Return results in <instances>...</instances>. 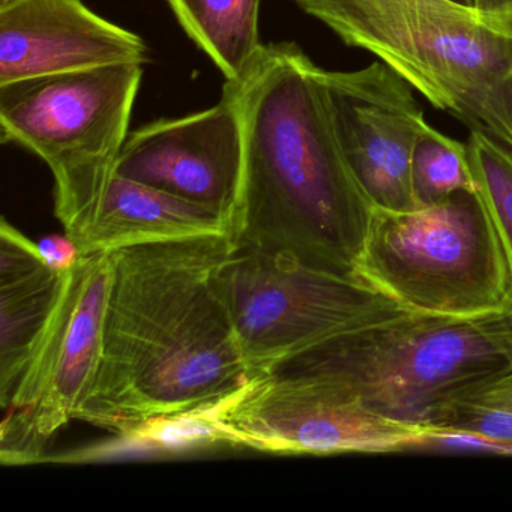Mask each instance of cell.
Wrapping results in <instances>:
<instances>
[{"label":"cell","mask_w":512,"mask_h":512,"mask_svg":"<svg viewBox=\"0 0 512 512\" xmlns=\"http://www.w3.org/2000/svg\"><path fill=\"white\" fill-rule=\"evenodd\" d=\"M44 260L59 272L70 271L79 262L80 250L70 236H46L38 242Z\"/></svg>","instance_id":"obj_18"},{"label":"cell","mask_w":512,"mask_h":512,"mask_svg":"<svg viewBox=\"0 0 512 512\" xmlns=\"http://www.w3.org/2000/svg\"><path fill=\"white\" fill-rule=\"evenodd\" d=\"M217 443L272 454L418 449L430 430L371 412L304 380L260 374L206 409Z\"/></svg>","instance_id":"obj_9"},{"label":"cell","mask_w":512,"mask_h":512,"mask_svg":"<svg viewBox=\"0 0 512 512\" xmlns=\"http://www.w3.org/2000/svg\"><path fill=\"white\" fill-rule=\"evenodd\" d=\"M506 139L505 145L511 146L512 148V79L509 80L508 86H506Z\"/></svg>","instance_id":"obj_20"},{"label":"cell","mask_w":512,"mask_h":512,"mask_svg":"<svg viewBox=\"0 0 512 512\" xmlns=\"http://www.w3.org/2000/svg\"><path fill=\"white\" fill-rule=\"evenodd\" d=\"M80 254L200 236H233L232 221L214 209L112 173L70 208L56 212Z\"/></svg>","instance_id":"obj_13"},{"label":"cell","mask_w":512,"mask_h":512,"mask_svg":"<svg viewBox=\"0 0 512 512\" xmlns=\"http://www.w3.org/2000/svg\"><path fill=\"white\" fill-rule=\"evenodd\" d=\"M509 370L512 307L475 317L400 311L326 338L268 373L428 430L446 401Z\"/></svg>","instance_id":"obj_3"},{"label":"cell","mask_w":512,"mask_h":512,"mask_svg":"<svg viewBox=\"0 0 512 512\" xmlns=\"http://www.w3.org/2000/svg\"><path fill=\"white\" fill-rule=\"evenodd\" d=\"M458 4L469 5V7H473V0H455Z\"/></svg>","instance_id":"obj_21"},{"label":"cell","mask_w":512,"mask_h":512,"mask_svg":"<svg viewBox=\"0 0 512 512\" xmlns=\"http://www.w3.org/2000/svg\"><path fill=\"white\" fill-rule=\"evenodd\" d=\"M115 172L206 206L235 221L244 172V134L232 82L211 109L160 119L128 136Z\"/></svg>","instance_id":"obj_11"},{"label":"cell","mask_w":512,"mask_h":512,"mask_svg":"<svg viewBox=\"0 0 512 512\" xmlns=\"http://www.w3.org/2000/svg\"><path fill=\"white\" fill-rule=\"evenodd\" d=\"M218 287L254 377L326 338L406 310L353 275L256 250H236Z\"/></svg>","instance_id":"obj_7"},{"label":"cell","mask_w":512,"mask_h":512,"mask_svg":"<svg viewBox=\"0 0 512 512\" xmlns=\"http://www.w3.org/2000/svg\"><path fill=\"white\" fill-rule=\"evenodd\" d=\"M236 250L227 233L113 251L103 356L77 421L128 433L254 379L218 287Z\"/></svg>","instance_id":"obj_1"},{"label":"cell","mask_w":512,"mask_h":512,"mask_svg":"<svg viewBox=\"0 0 512 512\" xmlns=\"http://www.w3.org/2000/svg\"><path fill=\"white\" fill-rule=\"evenodd\" d=\"M67 272V271H65ZM65 272L7 220L0 224V403L7 407L64 286Z\"/></svg>","instance_id":"obj_14"},{"label":"cell","mask_w":512,"mask_h":512,"mask_svg":"<svg viewBox=\"0 0 512 512\" xmlns=\"http://www.w3.org/2000/svg\"><path fill=\"white\" fill-rule=\"evenodd\" d=\"M142 79V64H116L0 86L2 142L52 170L55 212L115 173Z\"/></svg>","instance_id":"obj_6"},{"label":"cell","mask_w":512,"mask_h":512,"mask_svg":"<svg viewBox=\"0 0 512 512\" xmlns=\"http://www.w3.org/2000/svg\"><path fill=\"white\" fill-rule=\"evenodd\" d=\"M142 37L82 0H0V86L38 77L146 64Z\"/></svg>","instance_id":"obj_12"},{"label":"cell","mask_w":512,"mask_h":512,"mask_svg":"<svg viewBox=\"0 0 512 512\" xmlns=\"http://www.w3.org/2000/svg\"><path fill=\"white\" fill-rule=\"evenodd\" d=\"M323 79L341 148L374 208L419 206L413 155L437 130L425 119L415 89L379 61L355 71L323 70Z\"/></svg>","instance_id":"obj_10"},{"label":"cell","mask_w":512,"mask_h":512,"mask_svg":"<svg viewBox=\"0 0 512 512\" xmlns=\"http://www.w3.org/2000/svg\"><path fill=\"white\" fill-rule=\"evenodd\" d=\"M346 46L376 56L434 109L505 142L512 22L455 0H292Z\"/></svg>","instance_id":"obj_4"},{"label":"cell","mask_w":512,"mask_h":512,"mask_svg":"<svg viewBox=\"0 0 512 512\" xmlns=\"http://www.w3.org/2000/svg\"><path fill=\"white\" fill-rule=\"evenodd\" d=\"M413 188L419 205L439 202L455 193H478L466 142L436 131L419 143L413 155Z\"/></svg>","instance_id":"obj_17"},{"label":"cell","mask_w":512,"mask_h":512,"mask_svg":"<svg viewBox=\"0 0 512 512\" xmlns=\"http://www.w3.org/2000/svg\"><path fill=\"white\" fill-rule=\"evenodd\" d=\"M466 148L478 196L502 242L512 284V148L481 128L470 130Z\"/></svg>","instance_id":"obj_16"},{"label":"cell","mask_w":512,"mask_h":512,"mask_svg":"<svg viewBox=\"0 0 512 512\" xmlns=\"http://www.w3.org/2000/svg\"><path fill=\"white\" fill-rule=\"evenodd\" d=\"M355 277L418 313L475 317L512 307L508 260L478 193L374 209Z\"/></svg>","instance_id":"obj_5"},{"label":"cell","mask_w":512,"mask_h":512,"mask_svg":"<svg viewBox=\"0 0 512 512\" xmlns=\"http://www.w3.org/2000/svg\"><path fill=\"white\" fill-rule=\"evenodd\" d=\"M232 83L244 134L236 248L355 277L376 208L341 148L323 68L298 44H263Z\"/></svg>","instance_id":"obj_2"},{"label":"cell","mask_w":512,"mask_h":512,"mask_svg":"<svg viewBox=\"0 0 512 512\" xmlns=\"http://www.w3.org/2000/svg\"><path fill=\"white\" fill-rule=\"evenodd\" d=\"M112 253L80 256L14 389L2 424V463L44 461L52 437L76 419L100 368Z\"/></svg>","instance_id":"obj_8"},{"label":"cell","mask_w":512,"mask_h":512,"mask_svg":"<svg viewBox=\"0 0 512 512\" xmlns=\"http://www.w3.org/2000/svg\"><path fill=\"white\" fill-rule=\"evenodd\" d=\"M473 8L484 17L512 22V0H473Z\"/></svg>","instance_id":"obj_19"},{"label":"cell","mask_w":512,"mask_h":512,"mask_svg":"<svg viewBox=\"0 0 512 512\" xmlns=\"http://www.w3.org/2000/svg\"><path fill=\"white\" fill-rule=\"evenodd\" d=\"M185 34L227 82H238L259 55L260 0H167Z\"/></svg>","instance_id":"obj_15"}]
</instances>
